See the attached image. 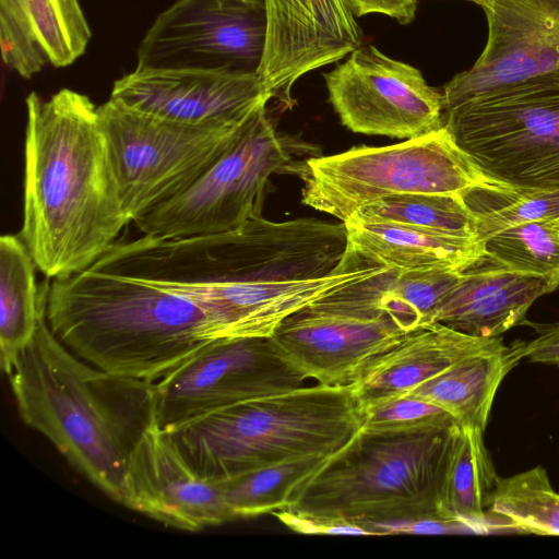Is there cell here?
Wrapping results in <instances>:
<instances>
[{
    "instance_id": "obj_1",
    "label": "cell",
    "mask_w": 559,
    "mask_h": 559,
    "mask_svg": "<svg viewBox=\"0 0 559 559\" xmlns=\"http://www.w3.org/2000/svg\"><path fill=\"white\" fill-rule=\"evenodd\" d=\"M20 237L50 280L82 272L114 243L126 216L98 111L62 88L26 97Z\"/></svg>"
},
{
    "instance_id": "obj_2",
    "label": "cell",
    "mask_w": 559,
    "mask_h": 559,
    "mask_svg": "<svg viewBox=\"0 0 559 559\" xmlns=\"http://www.w3.org/2000/svg\"><path fill=\"white\" fill-rule=\"evenodd\" d=\"M49 288L35 333L7 373L20 417L122 504L130 454L155 424L153 382L104 371L60 343L46 319Z\"/></svg>"
},
{
    "instance_id": "obj_3",
    "label": "cell",
    "mask_w": 559,
    "mask_h": 559,
    "mask_svg": "<svg viewBox=\"0 0 559 559\" xmlns=\"http://www.w3.org/2000/svg\"><path fill=\"white\" fill-rule=\"evenodd\" d=\"M46 319L75 356L154 382L216 341L213 314L188 294L97 260L50 282Z\"/></svg>"
},
{
    "instance_id": "obj_4",
    "label": "cell",
    "mask_w": 559,
    "mask_h": 559,
    "mask_svg": "<svg viewBox=\"0 0 559 559\" xmlns=\"http://www.w3.org/2000/svg\"><path fill=\"white\" fill-rule=\"evenodd\" d=\"M362 426L354 384L302 385L164 430L202 477L219 480L306 456L333 455Z\"/></svg>"
},
{
    "instance_id": "obj_5",
    "label": "cell",
    "mask_w": 559,
    "mask_h": 559,
    "mask_svg": "<svg viewBox=\"0 0 559 559\" xmlns=\"http://www.w3.org/2000/svg\"><path fill=\"white\" fill-rule=\"evenodd\" d=\"M457 425L414 432L360 430L292 508L356 522L443 516L439 488Z\"/></svg>"
},
{
    "instance_id": "obj_6",
    "label": "cell",
    "mask_w": 559,
    "mask_h": 559,
    "mask_svg": "<svg viewBox=\"0 0 559 559\" xmlns=\"http://www.w3.org/2000/svg\"><path fill=\"white\" fill-rule=\"evenodd\" d=\"M266 104L248 116L225 151L188 189L133 222L142 235H213L262 216L271 176L297 175L306 159L318 156L311 145L277 132Z\"/></svg>"
},
{
    "instance_id": "obj_7",
    "label": "cell",
    "mask_w": 559,
    "mask_h": 559,
    "mask_svg": "<svg viewBox=\"0 0 559 559\" xmlns=\"http://www.w3.org/2000/svg\"><path fill=\"white\" fill-rule=\"evenodd\" d=\"M302 202L345 223L378 200L415 193H462L503 185L487 175L442 128L388 146H358L304 162Z\"/></svg>"
},
{
    "instance_id": "obj_8",
    "label": "cell",
    "mask_w": 559,
    "mask_h": 559,
    "mask_svg": "<svg viewBox=\"0 0 559 559\" xmlns=\"http://www.w3.org/2000/svg\"><path fill=\"white\" fill-rule=\"evenodd\" d=\"M347 251L345 223L309 217L272 222L258 216L234 230L166 245L174 277L198 286L321 278L343 267Z\"/></svg>"
},
{
    "instance_id": "obj_9",
    "label": "cell",
    "mask_w": 559,
    "mask_h": 559,
    "mask_svg": "<svg viewBox=\"0 0 559 559\" xmlns=\"http://www.w3.org/2000/svg\"><path fill=\"white\" fill-rule=\"evenodd\" d=\"M444 127L489 178L559 189V72L464 102L444 111Z\"/></svg>"
},
{
    "instance_id": "obj_10",
    "label": "cell",
    "mask_w": 559,
    "mask_h": 559,
    "mask_svg": "<svg viewBox=\"0 0 559 559\" xmlns=\"http://www.w3.org/2000/svg\"><path fill=\"white\" fill-rule=\"evenodd\" d=\"M97 111L129 222L188 189L225 151L239 127L181 123L112 99Z\"/></svg>"
},
{
    "instance_id": "obj_11",
    "label": "cell",
    "mask_w": 559,
    "mask_h": 559,
    "mask_svg": "<svg viewBox=\"0 0 559 559\" xmlns=\"http://www.w3.org/2000/svg\"><path fill=\"white\" fill-rule=\"evenodd\" d=\"M348 283L288 316L271 340L307 379L350 385L407 333L380 307L376 274Z\"/></svg>"
},
{
    "instance_id": "obj_12",
    "label": "cell",
    "mask_w": 559,
    "mask_h": 559,
    "mask_svg": "<svg viewBox=\"0 0 559 559\" xmlns=\"http://www.w3.org/2000/svg\"><path fill=\"white\" fill-rule=\"evenodd\" d=\"M271 337L216 340L153 382L154 421L169 430L207 413L305 385Z\"/></svg>"
},
{
    "instance_id": "obj_13",
    "label": "cell",
    "mask_w": 559,
    "mask_h": 559,
    "mask_svg": "<svg viewBox=\"0 0 559 559\" xmlns=\"http://www.w3.org/2000/svg\"><path fill=\"white\" fill-rule=\"evenodd\" d=\"M265 31L264 2L177 0L141 40L135 69L257 72Z\"/></svg>"
},
{
    "instance_id": "obj_14",
    "label": "cell",
    "mask_w": 559,
    "mask_h": 559,
    "mask_svg": "<svg viewBox=\"0 0 559 559\" xmlns=\"http://www.w3.org/2000/svg\"><path fill=\"white\" fill-rule=\"evenodd\" d=\"M323 78L330 103L353 132L408 140L444 126L442 92L373 45L361 44Z\"/></svg>"
},
{
    "instance_id": "obj_15",
    "label": "cell",
    "mask_w": 559,
    "mask_h": 559,
    "mask_svg": "<svg viewBox=\"0 0 559 559\" xmlns=\"http://www.w3.org/2000/svg\"><path fill=\"white\" fill-rule=\"evenodd\" d=\"M487 21L485 48L443 87L444 111L491 91L559 72V0H465Z\"/></svg>"
},
{
    "instance_id": "obj_16",
    "label": "cell",
    "mask_w": 559,
    "mask_h": 559,
    "mask_svg": "<svg viewBox=\"0 0 559 559\" xmlns=\"http://www.w3.org/2000/svg\"><path fill=\"white\" fill-rule=\"evenodd\" d=\"M266 31L257 73L271 98L294 106L292 88L304 74L334 63L362 44L345 0H264Z\"/></svg>"
},
{
    "instance_id": "obj_17",
    "label": "cell",
    "mask_w": 559,
    "mask_h": 559,
    "mask_svg": "<svg viewBox=\"0 0 559 559\" xmlns=\"http://www.w3.org/2000/svg\"><path fill=\"white\" fill-rule=\"evenodd\" d=\"M109 99L171 121L236 128L271 96L257 72L135 69L114 82Z\"/></svg>"
},
{
    "instance_id": "obj_18",
    "label": "cell",
    "mask_w": 559,
    "mask_h": 559,
    "mask_svg": "<svg viewBox=\"0 0 559 559\" xmlns=\"http://www.w3.org/2000/svg\"><path fill=\"white\" fill-rule=\"evenodd\" d=\"M122 504L188 532L233 520L218 483L199 475L156 424L130 454Z\"/></svg>"
},
{
    "instance_id": "obj_19",
    "label": "cell",
    "mask_w": 559,
    "mask_h": 559,
    "mask_svg": "<svg viewBox=\"0 0 559 559\" xmlns=\"http://www.w3.org/2000/svg\"><path fill=\"white\" fill-rule=\"evenodd\" d=\"M503 344L435 322L407 333L376 357L354 383L361 406L403 395L460 361Z\"/></svg>"
},
{
    "instance_id": "obj_20",
    "label": "cell",
    "mask_w": 559,
    "mask_h": 559,
    "mask_svg": "<svg viewBox=\"0 0 559 559\" xmlns=\"http://www.w3.org/2000/svg\"><path fill=\"white\" fill-rule=\"evenodd\" d=\"M551 292L540 277L479 262L463 272L432 322L473 336L501 337L524 323L535 300Z\"/></svg>"
},
{
    "instance_id": "obj_21",
    "label": "cell",
    "mask_w": 559,
    "mask_h": 559,
    "mask_svg": "<svg viewBox=\"0 0 559 559\" xmlns=\"http://www.w3.org/2000/svg\"><path fill=\"white\" fill-rule=\"evenodd\" d=\"M347 254L364 266L399 271L451 270L464 272L479 263L484 242L465 237L393 223L345 222Z\"/></svg>"
},
{
    "instance_id": "obj_22",
    "label": "cell",
    "mask_w": 559,
    "mask_h": 559,
    "mask_svg": "<svg viewBox=\"0 0 559 559\" xmlns=\"http://www.w3.org/2000/svg\"><path fill=\"white\" fill-rule=\"evenodd\" d=\"M480 427L457 425L448 452L440 488L439 511L486 527L491 534H520L503 518L489 511L500 481Z\"/></svg>"
},
{
    "instance_id": "obj_23",
    "label": "cell",
    "mask_w": 559,
    "mask_h": 559,
    "mask_svg": "<svg viewBox=\"0 0 559 559\" xmlns=\"http://www.w3.org/2000/svg\"><path fill=\"white\" fill-rule=\"evenodd\" d=\"M518 342L468 357L405 394L448 412L459 425L486 429L498 389L523 360Z\"/></svg>"
},
{
    "instance_id": "obj_24",
    "label": "cell",
    "mask_w": 559,
    "mask_h": 559,
    "mask_svg": "<svg viewBox=\"0 0 559 559\" xmlns=\"http://www.w3.org/2000/svg\"><path fill=\"white\" fill-rule=\"evenodd\" d=\"M37 269L19 235L0 238V366L7 374L37 328L40 304L50 287L36 283Z\"/></svg>"
},
{
    "instance_id": "obj_25",
    "label": "cell",
    "mask_w": 559,
    "mask_h": 559,
    "mask_svg": "<svg viewBox=\"0 0 559 559\" xmlns=\"http://www.w3.org/2000/svg\"><path fill=\"white\" fill-rule=\"evenodd\" d=\"M333 455L290 460L216 481L233 520L254 518L292 508Z\"/></svg>"
},
{
    "instance_id": "obj_26",
    "label": "cell",
    "mask_w": 559,
    "mask_h": 559,
    "mask_svg": "<svg viewBox=\"0 0 559 559\" xmlns=\"http://www.w3.org/2000/svg\"><path fill=\"white\" fill-rule=\"evenodd\" d=\"M451 270L399 271L381 267L376 274L380 307L406 333L433 323V316L462 277Z\"/></svg>"
},
{
    "instance_id": "obj_27",
    "label": "cell",
    "mask_w": 559,
    "mask_h": 559,
    "mask_svg": "<svg viewBox=\"0 0 559 559\" xmlns=\"http://www.w3.org/2000/svg\"><path fill=\"white\" fill-rule=\"evenodd\" d=\"M348 221L393 223L479 238L476 218L467 207L462 193L393 195L361 207Z\"/></svg>"
},
{
    "instance_id": "obj_28",
    "label": "cell",
    "mask_w": 559,
    "mask_h": 559,
    "mask_svg": "<svg viewBox=\"0 0 559 559\" xmlns=\"http://www.w3.org/2000/svg\"><path fill=\"white\" fill-rule=\"evenodd\" d=\"M480 262L545 280L559 287V218L522 223L483 240Z\"/></svg>"
},
{
    "instance_id": "obj_29",
    "label": "cell",
    "mask_w": 559,
    "mask_h": 559,
    "mask_svg": "<svg viewBox=\"0 0 559 559\" xmlns=\"http://www.w3.org/2000/svg\"><path fill=\"white\" fill-rule=\"evenodd\" d=\"M489 511L520 534L559 536V492L542 465L500 478Z\"/></svg>"
},
{
    "instance_id": "obj_30",
    "label": "cell",
    "mask_w": 559,
    "mask_h": 559,
    "mask_svg": "<svg viewBox=\"0 0 559 559\" xmlns=\"http://www.w3.org/2000/svg\"><path fill=\"white\" fill-rule=\"evenodd\" d=\"M8 1L27 23L52 66H70L85 52L91 29L79 0Z\"/></svg>"
},
{
    "instance_id": "obj_31",
    "label": "cell",
    "mask_w": 559,
    "mask_h": 559,
    "mask_svg": "<svg viewBox=\"0 0 559 559\" xmlns=\"http://www.w3.org/2000/svg\"><path fill=\"white\" fill-rule=\"evenodd\" d=\"M462 197L476 218L481 241L513 225L559 218V189L520 190L498 185L472 188Z\"/></svg>"
},
{
    "instance_id": "obj_32",
    "label": "cell",
    "mask_w": 559,
    "mask_h": 559,
    "mask_svg": "<svg viewBox=\"0 0 559 559\" xmlns=\"http://www.w3.org/2000/svg\"><path fill=\"white\" fill-rule=\"evenodd\" d=\"M361 407V430L367 432H414L457 424L441 407L408 394L380 400Z\"/></svg>"
},
{
    "instance_id": "obj_33",
    "label": "cell",
    "mask_w": 559,
    "mask_h": 559,
    "mask_svg": "<svg viewBox=\"0 0 559 559\" xmlns=\"http://www.w3.org/2000/svg\"><path fill=\"white\" fill-rule=\"evenodd\" d=\"M0 44L3 62L21 76L31 79L48 61L26 22L8 3L0 1Z\"/></svg>"
},
{
    "instance_id": "obj_34",
    "label": "cell",
    "mask_w": 559,
    "mask_h": 559,
    "mask_svg": "<svg viewBox=\"0 0 559 559\" xmlns=\"http://www.w3.org/2000/svg\"><path fill=\"white\" fill-rule=\"evenodd\" d=\"M373 536L396 534L425 535H490L489 531L478 524L445 516L424 518L392 522H360Z\"/></svg>"
},
{
    "instance_id": "obj_35",
    "label": "cell",
    "mask_w": 559,
    "mask_h": 559,
    "mask_svg": "<svg viewBox=\"0 0 559 559\" xmlns=\"http://www.w3.org/2000/svg\"><path fill=\"white\" fill-rule=\"evenodd\" d=\"M272 514L290 531L304 535L373 536L362 523L337 516L310 513L294 508L278 510Z\"/></svg>"
},
{
    "instance_id": "obj_36",
    "label": "cell",
    "mask_w": 559,
    "mask_h": 559,
    "mask_svg": "<svg viewBox=\"0 0 559 559\" xmlns=\"http://www.w3.org/2000/svg\"><path fill=\"white\" fill-rule=\"evenodd\" d=\"M535 331L528 341L518 340L520 352L530 362L559 367V321L552 323L525 322Z\"/></svg>"
},
{
    "instance_id": "obj_37",
    "label": "cell",
    "mask_w": 559,
    "mask_h": 559,
    "mask_svg": "<svg viewBox=\"0 0 559 559\" xmlns=\"http://www.w3.org/2000/svg\"><path fill=\"white\" fill-rule=\"evenodd\" d=\"M356 17L380 13L400 24H409L416 15L418 0H345Z\"/></svg>"
},
{
    "instance_id": "obj_38",
    "label": "cell",
    "mask_w": 559,
    "mask_h": 559,
    "mask_svg": "<svg viewBox=\"0 0 559 559\" xmlns=\"http://www.w3.org/2000/svg\"><path fill=\"white\" fill-rule=\"evenodd\" d=\"M222 3H242V4H260L264 0H218Z\"/></svg>"
}]
</instances>
